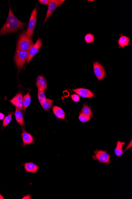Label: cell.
<instances>
[{
	"label": "cell",
	"mask_w": 132,
	"mask_h": 199,
	"mask_svg": "<svg viewBox=\"0 0 132 199\" xmlns=\"http://www.w3.org/2000/svg\"><path fill=\"white\" fill-rule=\"evenodd\" d=\"M130 41V39L129 37L125 36H121L118 41L119 45L121 48L124 47L128 45Z\"/></svg>",
	"instance_id": "16"
},
{
	"label": "cell",
	"mask_w": 132,
	"mask_h": 199,
	"mask_svg": "<svg viewBox=\"0 0 132 199\" xmlns=\"http://www.w3.org/2000/svg\"><path fill=\"white\" fill-rule=\"evenodd\" d=\"M21 136L22 137L23 145L24 146L29 144L33 143L34 138L31 134L24 130L21 134Z\"/></svg>",
	"instance_id": "11"
},
{
	"label": "cell",
	"mask_w": 132,
	"mask_h": 199,
	"mask_svg": "<svg viewBox=\"0 0 132 199\" xmlns=\"http://www.w3.org/2000/svg\"><path fill=\"white\" fill-rule=\"evenodd\" d=\"M37 8H35L31 13L29 20V23L25 34L30 39L32 38L34 34V28L37 22Z\"/></svg>",
	"instance_id": "4"
},
{
	"label": "cell",
	"mask_w": 132,
	"mask_h": 199,
	"mask_svg": "<svg viewBox=\"0 0 132 199\" xmlns=\"http://www.w3.org/2000/svg\"><path fill=\"white\" fill-rule=\"evenodd\" d=\"M31 103V98L29 94V92H28L25 96L23 97V109L25 111L30 105Z\"/></svg>",
	"instance_id": "17"
},
{
	"label": "cell",
	"mask_w": 132,
	"mask_h": 199,
	"mask_svg": "<svg viewBox=\"0 0 132 199\" xmlns=\"http://www.w3.org/2000/svg\"><path fill=\"white\" fill-rule=\"evenodd\" d=\"M47 84L46 80L43 77L42 78L41 84H40L39 87L38 88V90L45 91L47 89Z\"/></svg>",
	"instance_id": "21"
},
{
	"label": "cell",
	"mask_w": 132,
	"mask_h": 199,
	"mask_svg": "<svg viewBox=\"0 0 132 199\" xmlns=\"http://www.w3.org/2000/svg\"><path fill=\"white\" fill-rule=\"evenodd\" d=\"M81 113L86 115V116H90V117H91V116H92L91 109H90V107L86 105H84L83 106Z\"/></svg>",
	"instance_id": "19"
},
{
	"label": "cell",
	"mask_w": 132,
	"mask_h": 199,
	"mask_svg": "<svg viewBox=\"0 0 132 199\" xmlns=\"http://www.w3.org/2000/svg\"><path fill=\"white\" fill-rule=\"evenodd\" d=\"M94 70L95 74L99 80L104 79L105 76V71L104 68L98 62H95L94 64Z\"/></svg>",
	"instance_id": "8"
},
{
	"label": "cell",
	"mask_w": 132,
	"mask_h": 199,
	"mask_svg": "<svg viewBox=\"0 0 132 199\" xmlns=\"http://www.w3.org/2000/svg\"><path fill=\"white\" fill-rule=\"evenodd\" d=\"M50 0H39L38 2L44 5H48Z\"/></svg>",
	"instance_id": "27"
},
{
	"label": "cell",
	"mask_w": 132,
	"mask_h": 199,
	"mask_svg": "<svg viewBox=\"0 0 132 199\" xmlns=\"http://www.w3.org/2000/svg\"><path fill=\"white\" fill-rule=\"evenodd\" d=\"M73 91L75 92L79 96L84 98L94 97L95 95L93 92L88 89L85 88H77L73 89Z\"/></svg>",
	"instance_id": "10"
},
{
	"label": "cell",
	"mask_w": 132,
	"mask_h": 199,
	"mask_svg": "<svg viewBox=\"0 0 132 199\" xmlns=\"http://www.w3.org/2000/svg\"><path fill=\"white\" fill-rule=\"evenodd\" d=\"M85 41L87 44H90L95 41L94 36L91 34H88L86 35L84 37Z\"/></svg>",
	"instance_id": "23"
},
{
	"label": "cell",
	"mask_w": 132,
	"mask_h": 199,
	"mask_svg": "<svg viewBox=\"0 0 132 199\" xmlns=\"http://www.w3.org/2000/svg\"><path fill=\"white\" fill-rule=\"evenodd\" d=\"M64 1V0H50L49 4L48 5L46 16L44 23L46 22L48 19L50 18L55 9H56L57 7L62 5Z\"/></svg>",
	"instance_id": "6"
},
{
	"label": "cell",
	"mask_w": 132,
	"mask_h": 199,
	"mask_svg": "<svg viewBox=\"0 0 132 199\" xmlns=\"http://www.w3.org/2000/svg\"><path fill=\"white\" fill-rule=\"evenodd\" d=\"M132 147V140L130 141V144H129V145H128V146L127 147V148H126L125 150V151H126L128 149H130V148H131Z\"/></svg>",
	"instance_id": "28"
},
{
	"label": "cell",
	"mask_w": 132,
	"mask_h": 199,
	"mask_svg": "<svg viewBox=\"0 0 132 199\" xmlns=\"http://www.w3.org/2000/svg\"><path fill=\"white\" fill-rule=\"evenodd\" d=\"M9 13L6 22L2 28L0 30V36L17 32L25 26V23L18 20L13 13L9 5Z\"/></svg>",
	"instance_id": "1"
},
{
	"label": "cell",
	"mask_w": 132,
	"mask_h": 199,
	"mask_svg": "<svg viewBox=\"0 0 132 199\" xmlns=\"http://www.w3.org/2000/svg\"><path fill=\"white\" fill-rule=\"evenodd\" d=\"M125 143L118 141L115 149H114V153L116 156L120 157L123 154V147Z\"/></svg>",
	"instance_id": "14"
},
{
	"label": "cell",
	"mask_w": 132,
	"mask_h": 199,
	"mask_svg": "<svg viewBox=\"0 0 132 199\" xmlns=\"http://www.w3.org/2000/svg\"><path fill=\"white\" fill-rule=\"evenodd\" d=\"M53 112L58 119H64L65 115L64 111L59 107L54 106L53 108Z\"/></svg>",
	"instance_id": "13"
},
{
	"label": "cell",
	"mask_w": 132,
	"mask_h": 199,
	"mask_svg": "<svg viewBox=\"0 0 132 199\" xmlns=\"http://www.w3.org/2000/svg\"><path fill=\"white\" fill-rule=\"evenodd\" d=\"M12 116V112H11L7 116L5 117L4 119L3 122V126L4 127L7 126L11 122Z\"/></svg>",
	"instance_id": "22"
},
{
	"label": "cell",
	"mask_w": 132,
	"mask_h": 199,
	"mask_svg": "<svg viewBox=\"0 0 132 199\" xmlns=\"http://www.w3.org/2000/svg\"><path fill=\"white\" fill-rule=\"evenodd\" d=\"M53 103V101L51 99H46L44 102L41 103V104L44 110L48 111L52 106Z\"/></svg>",
	"instance_id": "18"
},
{
	"label": "cell",
	"mask_w": 132,
	"mask_h": 199,
	"mask_svg": "<svg viewBox=\"0 0 132 199\" xmlns=\"http://www.w3.org/2000/svg\"><path fill=\"white\" fill-rule=\"evenodd\" d=\"M4 199V197H2V195H1V193H0V199Z\"/></svg>",
	"instance_id": "30"
},
{
	"label": "cell",
	"mask_w": 132,
	"mask_h": 199,
	"mask_svg": "<svg viewBox=\"0 0 132 199\" xmlns=\"http://www.w3.org/2000/svg\"><path fill=\"white\" fill-rule=\"evenodd\" d=\"M33 45V42L25 34V32H23L20 36L16 49L29 51L30 49Z\"/></svg>",
	"instance_id": "2"
},
{
	"label": "cell",
	"mask_w": 132,
	"mask_h": 199,
	"mask_svg": "<svg viewBox=\"0 0 132 199\" xmlns=\"http://www.w3.org/2000/svg\"><path fill=\"white\" fill-rule=\"evenodd\" d=\"M24 168L28 173H36L38 171L39 167L32 162L26 163L24 164Z\"/></svg>",
	"instance_id": "12"
},
{
	"label": "cell",
	"mask_w": 132,
	"mask_h": 199,
	"mask_svg": "<svg viewBox=\"0 0 132 199\" xmlns=\"http://www.w3.org/2000/svg\"><path fill=\"white\" fill-rule=\"evenodd\" d=\"M42 78V76H39L38 78H37V82H36V86L37 87V88H38L39 87L40 84H41Z\"/></svg>",
	"instance_id": "26"
},
{
	"label": "cell",
	"mask_w": 132,
	"mask_h": 199,
	"mask_svg": "<svg viewBox=\"0 0 132 199\" xmlns=\"http://www.w3.org/2000/svg\"><path fill=\"white\" fill-rule=\"evenodd\" d=\"M28 51L16 49L14 60L19 70H20L26 62L28 61Z\"/></svg>",
	"instance_id": "3"
},
{
	"label": "cell",
	"mask_w": 132,
	"mask_h": 199,
	"mask_svg": "<svg viewBox=\"0 0 132 199\" xmlns=\"http://www.w3.org/2000/svg\"><path fill=\"white\" fill-rule=\"evenodd\" d=\"M5 115L3 114L0 112V120H2L5 118Z\"/></svg>",
	"instance_id": "29"
},
{
	"label": "cell",
	"mask_w": 132,
	"mask_h": 199,
	"mask_svg": "<svg viewBox=\"0 0 132 199\" xmlns=\"http://www.w3.org/2000/svg\"><path fill=\"white\" fill-rule=\"evenodd\" d=\"M42 45V40L41 39H38L35 44L33 46L29 51V56L27 64L29 63L34 56L38 52L39 50L41 49Z\"/></svg>",
	"instance_id": "7"
},
{
	"label": "cell",
	"mask_w": 132,
	"mask_h": 199,
	"mask_svg": "<svg viewBox=\"0 0 132 199\" xmlns=\"http://www.w3.org/2000/svg\"><path fill=\"white\" fill-rule=\"evenodd\" d=\"M38 98L40 103H42L46 100L45 92L44 91L38 90Z\"/></svg>",
	"instance_id": "20"
},
{
	"label": "cell",
	"mask_w": 132,
	"mask_h": 199,
	"mask_svg": "<svg viewBox=\"0 0 132 199\" xmlns=\"http://www.w3.org/2000/svg\"><path fill=\"white\" fill-rule=\"evenodd\" d=\"M11 103L14 105L17 109L20 110H23V96L21 93H18L14 96L11 100L10 101Z\"/></svg>",
	"instance_id": "9"
},
{
	"label": "cell",
	"mask_w": 132,
	"mask_h": 199,
	"mask_svg": "<svg viewBox=\"0 0 132 199\" xmlns=\"http://www.w3.org/2000/svg\"><path fill=\"white\" fill-rule=\"evenodd\" d=\"M15 116L17 122H18L19 125H21V126H24V118L22 113H21V110L16 108V110H15Z\"/></svg>",
	"instance_id": "15"
},
{
	"label": "cell",
	"mask_w": 132,
	"mask_h": 199,
	"mask_svg": "<svg viewBox=\"0 0 132 199\" xmlns=\"http://www.w3.org/2000/svg\"><path fill=\"white\" fill-rule=\"evenodd\" d=\"M71 98L72 99L73 101L74 102H78L80 100V98L79 96L78 95L74 94L71 96Z\"/></svg>",
	"instance_id": "25"
},
{
	"label": "cell",
	"mask_w": 132,
	"mask_h": 199,
	"mask_svg": "<svg viewBox=\"0 0 132 199\" xmlns=\"http://www.w3.org/2000/svg\"><path fill=\"white\" fill-rule=\"evenodd\" d=\"M91 118L90 116H86V115L83 114L82 113H80L79 116V119L80 122H86L89 121Z\"/></svg>",
	"instance_id": "24"
},
{
	"label": "cell",
	"mask_w": 132,
	"mask_h": 199,
	"mask_svg": "<svg viewBox=\"0 0 132 199\" xmlns=\"http://www.w3.org/2000/svg\"><path fill=\"white\" fill-rule=\"evenodd\" d=\"M93 158L102 163L108 165L110 163V156L105 151L97 150L95 151Z\"/></svg>",
	"instance_id": "5"
}]
</instances>
